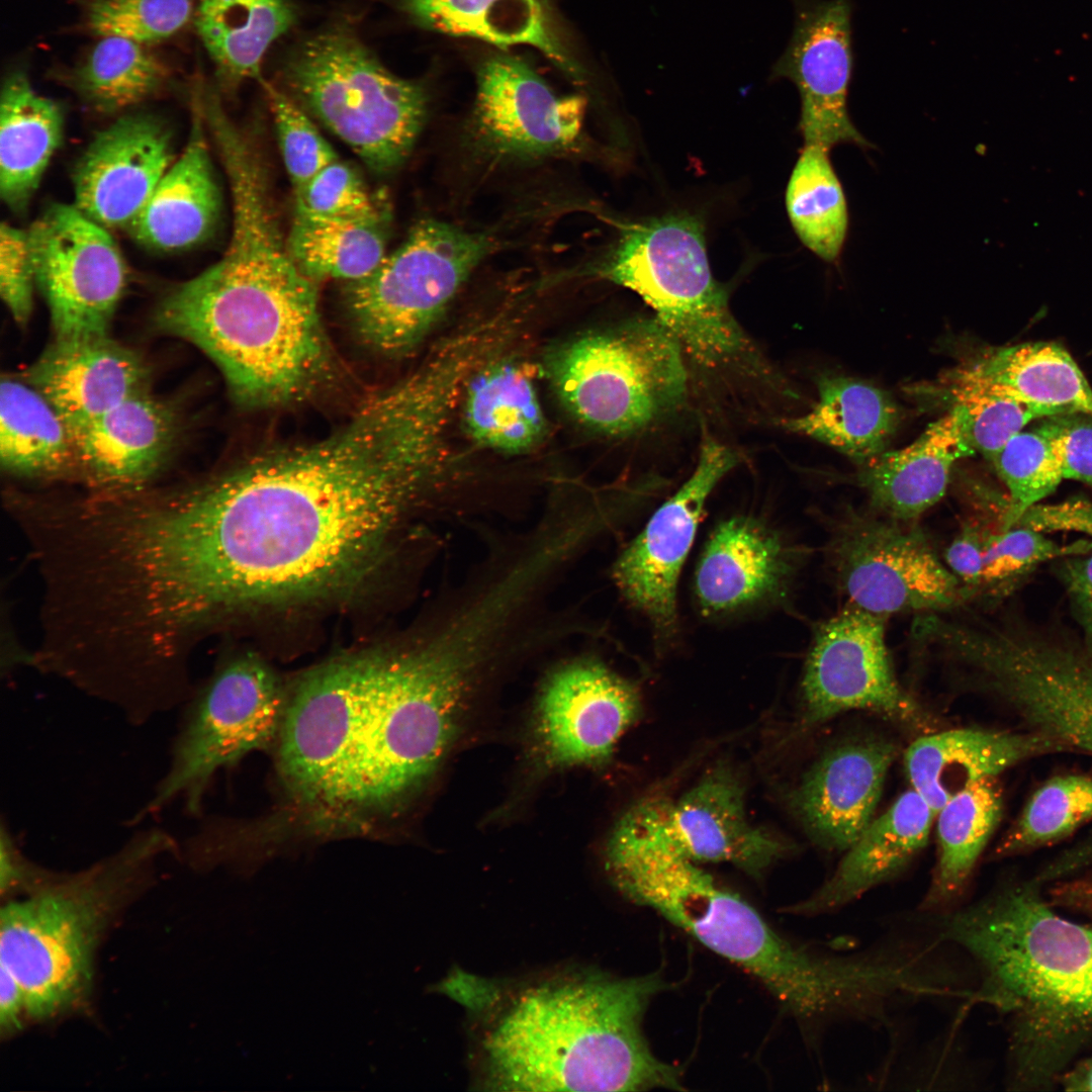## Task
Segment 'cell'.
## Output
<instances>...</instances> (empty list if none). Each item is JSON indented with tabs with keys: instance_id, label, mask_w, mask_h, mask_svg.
<instances>
[{
	"instance_id": "obj_18",
	"label": "cell",
	"mask_w": 1092,
	"mask_h": 1092,
	"mask_svg": "<svg viewBox=\"0 0 1092 1092\" xmlns=\"http://www.w3.org/2000/svg\"><path fill=\"white\" fill-rule=\"evenodd\" d=\"M738 462L734 450L705 437L691 476L655 511L615 564L620 590L662 633L676 624L677 580L705 504Z\"/></svg>"
},
{
	"instance_id": "obj_29",
	"label": "cell",
	"mask_w": 1092,
	"mask_h": 1092,
	"mask_svg": "<svg viewBox=\"0 0 1092 1092\" xmlns=\"http://www.w3.org/2000/svg\"><path fill=\"white\" fill-rule=\"evenodd\" d=\"M972 454L956 415L948 411L910 445L860 464L855 482L874 512L915 522L944 495L954 463Z\"/></svg>"
},
{
	"instance_id": "obj_25",
	"label": "cell",
	"mask_w": 1092,
	"mask_h": 1092,
	"mask_svg": "<svg viewBox=\"0 0 1092 1092\" xmlns=\"http://www.w3.org/2000/svg\"><path fill=\"white\" fill-rule=\"evenodd\" d=\"M796 566V550L777 531L755 518H730L714 529L698 563V603L717 615L776 598Z\"/></svg>"
},
{
	"instance_id": "obj_20",
	"label": "cell",
	"mask_w": 1092,
	"mask_h": 1092,
	"mask_svg": "<svg viewBox=\"0 0 1092 1092\" xmlns=\"http://www.w3.org/2000/svg\"><path fill=\"white\" fill-rule=\"evenodd\" d=\"M851 0H796L791 40L775 67L801 98L805 145L869 147L851 122L847 96L853 68Z\"/></svg>"
},
{
	"instance_id": "obj_1",
	"label": "cell",
	"mask_w": 1092,
	"mask_h": 1092,
	"mask_svg": "<svg viewBox=\"0 0 1092 1092\" xmlns=\"http://www.w3.org/2000/svg\"><path fill=\"white\" fill-rule=\"evenodd\" d=\"M433 452L418 411L388 388L324 440L145 491L118 531L125 593L157 639L188 651L239 607L346 590L380 558Z\"/></svg>"
},
{
	"instance_id": "obj_11",
	"label": "cell",
	"mask_w": 1092,
	"mask_h": 1092,
	"mask_svg": "<svg viewBox=\"0 0 1092 1092\" xmlns=\"http://www.w3.org/2000/svg\"><path fill=\"white\" fill-rule=\"evenodd\" d=\"M507 244L493 229L418 221L372 272L348 282L346 302L358 336L385 354L412 350L477 267Z\"/></svg>"
},
{
	"instance_id": "obj_24",
	"label": "cell",
	"mask_w": 1092,
	"mask_h": 1092,
	"mask_svg": "<svg viewBox=\"0 0 1092 1092\" xmlns=\"http://www.w3.org/2000/svg\"><path fill=\"white\" fill-rule=\"evenodd\" d=\"M24 378L70 429L151 387V370L144 358L109 335L55 338Z\"/></svg>"
},
{
	"instance_id": "obj_40",
	"label": "cell",
	"mask_w": 1092,
	"mask_h": 1092,
	"mask_svg": "<svg viewBox=\"0 0 1092 1092\" xmlns=\"http://www.w3.org/2000/svg\"><path fill=\"white\" fill-rule=\"evenodd\" d=\"M99 38L73 74L76 90L93 109L124 110L156 94L168 81L169 69L146 44Z\"/></svg>"
},
{
	"instance_id": "obj_14",
	"label": "cell",
	"mask_w": 1092,
	"mask_h": 1092,
	"mask_svg": "<svg viewBox=\"0 0 1092 1092\" xmlns=\"http://www.w3.org/2000/svg\"><path fill=\"white\" fill-rule=\"evenodd\" d=\"M607 844L655 850L698 862H726L760 878L788 851L787 845L752 825L744 789L719 765L678 799L647 797L618 821Z\"/></svg>"
},
{
	"instance_id": "obj_6",
	"label": "cell",
	"mask_w": 1092,
	"mask_h": 1092,
	"mask_svg": "<svg viewBox=\"0 0 1092 1092\" xmlns=\"http://www.w3.org/2000/svg\"><path fill=\"white\" fill-rule=\"evenodd\" d=\"M178 840L161 827L135 831L116 850L72 874L47 872L0 912V966L18 982L25 1014L48 1019L88 995L94 954L117 906L148 883Z\"/></svg>"
},
{
	"instance_id": "obj_26",
	"label": "cell",
	"mask_w": 1092,
	"mask_h": 1092,
	"mask_svg": "<svg viewBox=\"0 0 1092 1092\" xmlns=\"http://www.w3.org/2000/svg\"><path fill=\"white\" fill-rule=\"evenodd\" d=\"M934 816L916 791L904 792L843 851L811 896L784 910L802 916L832 914L896 879L925 847Z\"/></svg>"
},
{
	"instance_id": "obj_56",
	"label": "cell",
	"mask_w": 1092,
	"mask_h": 1092,
	"mask_svg": "<svg viewBox=\"0 0 1092 1092\" xmlns=\"http://www.w3.org/2000/svg\"><path fill=\"white\" fill-rule=\"evenodd\" d=\"M1092 859V836L1088 838L1085 843L1072 848L1065 855L1056 859V861L1048 868V870L1041 875L1043 879H1055L1066 875L1073 870H1076L1084 862Z\"/></svg>"
},
{
	"instance_id": "obj_27",
	"label": "cell",
	"mask_w": 1092,
	"mask_h": 1092,
	"mask_svg": "<svg viewBox=\"0 0 1092 1092\" xmlns=\"http://www.w3.org/2000/svg\"><path fill=\"white\" fill-rule=\"evenodd\" d=\"M187 143L129 225L132 238L156 251L191 248L215 229L221 193L210 156L199 93L192 104Z\"/></svg>"
},
{
	"instance_id": "obj_12",
	"label": "cell",
	"mask_w": 1092,
	"mask_h": 1092,
	"mask_svg": "<svg viewBox=\"0 0 1092 1092\" xmlns=\"http://www.w3.org/2000/svg\"><path fill=\"white\" fill-rule=\"evenodd\" d=\"M287 695L275 673L251 655L220 668L182 706L168 764L135 822L180 802L194 817L210 782L250 752L276 744Z\"/></svg>"
},
{
	"instance_id": "obj_49",
	"label": "cell",
	"mask_w": 1092,
	"mask_h": 1092,
	"mask_svg": "<svg viewBox=\"0 0 1092 1092\" xmlns=\"http://www.w3.org/2000/svg\"><path fill=\"white\" fill-rule=\"evenodd\" d=\"M1041 420L1036 428L1050 442L1064 479L1092 487V413L1073 411Z\"/></svg>"
},
{
	"instance_id": "obj_51",
	"label": "cell",
	"mask_w": 1092,
	"mask_h": 1092,
	"mask_svg": "<svg viewBox=\"0 0 1092 1092\" xmlns=\"http://www.w3.org/2000/svg\"><path fill=\"white\" fill-rule=\"evenodd\" d=\"M1015 526L1041 533L1074 531L1092 540V503L1086 499H1067L1059 504H1037L1028 509ZM1014 526V527H1015Z\"/></svg>"
},
{
	"instance_id": "obj_47",
	"label": "cell",
	"mask_w": 1092,
	"mask_h": 1092,
	"mask_svg": "<svg viewBox=\"0 0 1092 1092\" xmlns=\"http://www.w3.org/2000/svg\"><path fill=\"white\" fill-rule=\"evenodd\" d=\"M293 190L339 159L307 112L285 91L262 82Z\"/></svg>"
},
{
	"instance_id": "obj_55",
	"label": "cell",
	"mask_w": 1092,
	"mask_h": 1092,
	"mask_svg": "<svg viewBox=\"0 0 1092 1092\" xmlns=\"http://www.w3.org/2000/svg\"><path fill=\"white\" fill-rule=\"evenodd\" d=\"M1055 904L1077 910L1092 919V874L1061 882L1051 891Z\"/></svg>"
},
{
	"instance_id": "obj_7",
	"label": "cell",
	"mask_w": 1092,
	"mask_h": 1092,
	"mask_svg": "<svg viewBox=\"0 0 1092 1092\" xmlns=\"http://www.w3.org/2000/svg\"><path fill=\"white\" fill-rule=\"evenodd\" d=\"M281 75L285 91L377 174L404 162L427 118L423 85L388 70L345 25L297 42Z\"/></svg>"
},
{
	"instance_id": "obj_57",
	"label": "cell",
	"mask_w": 1092,
	"mask_h": 1092,
	"mask_svg": "<svg viewBox=\"0 0 1092 1092\" xmlns=\"http://www.w3.org/2000/svg\"><path fill=\"white\" fill-rule=\"evenodd\" d=\"M1063 1084L1069 1091H1092V1058L1070 1072Z\"/></svg>"
},
{
	"instance_id": "obj_33",
	"label": "cell",
	"mask_w": 1092,
	"mask_h": 1092,
	"mask_svg": "<svg viewBox=\"0 0 1092 1092\" xmlns=\"http://www.w3.org/2000/svg\"><path fill=\"white\" fill-rule=\"evenodd\" d=\"M0 105V195L11 210L22 212L62 143L64 116L21 73L5 80Z\"/></svg>"
},
{
	"instance_id": "obj_48",
	"label": "cell",
	"mask_w": 1092,
	"mask_h": 1092,
	"mask_svg": "<svg viewBox=\"0 0 1092 1092\" xmlns=\"http://www.w3.org/2000/svg\"><path fill=\"white\" fill-rule=\"evenodd\" d=\"M35 270L28 231L2 222L0 229V293L18 325L32 311Z\"/></svg>"
},
{
	"instance_id": "obj_39",
	"label": "cell",
	"mask_w": 1092,
	"mask_h": 1092,
	"mask_svg": "<svg viewBox=\"0 0 1092 1092\" xmlns=\"http://www.w3.org/2000/svg\"><path fill=\"white\" fill-rule=\"evenodd\" d=\"M786 205L801 242L821 259L835 261L846 238L848 211L828 150L805 145L787 186Z\"/></svg>"
},
{
	"instance_id": "obj_22",
	"label": "cell",
	"mask_w": 1092,
	"mask_h": 1092,
	"mask_svg": "<svg viewBox=\"0 0 1092 1092\" xmlns=\"http://www.w3.org/2000/svg\"><path fill=\"white\" fill-rule=\"evenodd\" d=\"M897 745L880 736L846 740L824 752L792 794L808 835L826 850L844 851L874 819Z\"/></svg>"
},
{
	"instance_id": "obj_17",
	"label": "cell",
	"mask_w": 1092,
	"mask_h": 1092,
	"mask_svg": "<svg viewBox=\"0 0 1092 1092\" xmlns=\"http://www.w3.org/2000/svg\"><path fill=\"white\" fill-rule=\"evenodd\" d=\"M27 231L55 338L109 335L126 282L125 262L109 231L74 204L59 202Z\"/></svg>"
},
{
	"instance_id": "obj_9",
	"label": "cell",
	"mask_w": 1092,
	"mask_h": 1092,
	"mask_svg": "<svg viewBox=\"0 0 1092 1092\" xmlns=\"http://www.w3.org/2000/svg\"><path fill=\"white\" fill-rule=\"evenodd\" d=\"M595 274L637 293L703 366H729L750 352L712 275L703 225L695 217L671 214L630 225Z\"/></svg>"
},
{
	"instance_id": "obj_53",
	"label": "cell",
	"mask_w": 1092,
	"mask_h": 1092,
	"mask_svg": "<svg viewBox=\"0 0 1092 1092\" xmlns=\"http://www.w3.org/2000/svg\"><path fill=\"white\" fill-rule=\"evenodd\" d=\"M44 870L30 862L20 850L9 826L2 822L0 833V889L1 893L26 890L44 874Z\"/></svg>"
},
{
	"instance_id": "obj_21",
	"label": "cell",
	"mask_w": 1092,
	"mask_h": 1092,
	"mask_svg": "<svg viewBox=\"0 0 1092 1092\" xmlns=\"http://www.w3.org/2000/svg\"><path fill=\"white\" fill-rule=\"evenodd\" d=\"M174 162L170 128L154 115L120 116L75 166L74 205L110 231L129 228Z\"/></svg>"
},
{
	"instance_id": "obj_4",
	"label": "cell",
	"mask_w": 1092,
	"mask_h": 1092,
	"mask_svg": "<svg viewBox=\"0 0 1092 1092\" xmlns=\"http://www.w3.org/2000/svg\"><path fill=\"white\" fill-rule=\"evenodd\" d=\"M441 988L474 1019L487 1090L684 1089L680 1070L654 1055L643 1030L650 1002L670 988L658 972L563 970L512 983L455 972Z\"/></svg>"
},
{
	"instance_id": "obj_28",
	"label": "cell",
	"mask_w": 1092,
	"mask_h": 1092,
	"mask_svg": "<svg viewBox=\"0 0 1092 1092\" xmlns=\"http://www.w3.org/2000/svg\"><path fill=\"white\" fill-rule=\"evenodd\" d=\"M1065 749L1036 732H1000L961 728L923 734L904 755L912 786L936 814L967 786L994 778L1012 765Z\"/></svg>"
},
{
	"instance_id": "obj_41",
	"label": "cell",
	"mask_w": 1092,
	"mask_h": 1092,
	"mask_svg": "<svg viewBox=\"0 0 1092 1092\" xmlns=\"http://www.w3.org/2000/svg\"><path fill=\"white\" fill-rule=\"evenodd\" d=\"M1092 818V778L1056 777L1028 800L1020 816L996 848L1010 855L1055 842Z\"/></svg>"
},
{
	"instance_id": "obj_19",
	"label": "cell",
	"mask_w": 1092,
	"mask_h": 1092,
	"mask_svg": "<svg viewBox=\"0 0 1092 1092\" xmlns=\"http://www.w3.org/2000/svg\"><path fill=\"white\" fill-rule=\"evenodd\" d=\"M641 711L636 687L603 663L567 664L551 674L539 696L537 752L550 768L603 764Z\"/></svg>"
},
{
	"instance_id": "obj_32",
	"label": "cell",
	"mask_w": 1092,
	"mask_h": 1092,
	"mask_svg": "<svg viewBox=\"0 0 1092 1092\" xmlns=\"http://www.w3.org/2000/svg\"><path fill=\"white\" fill-rule=\"evenodd\" d=\"M817 385L814 406L800 417L784 420V427L859 464L883 453L899 423L894 398L872 383L844 375H822Z\"/></svg>"
},
{
	"instance_id": "obj_16",
	"label": "cell",
	"mask_w": 1092,
	"mask_h": 1092,
	"mask_svg": "<svg viewBox=\"0 0 1092 1092\" xmlns=\"http://www.w3.org/2000/svg\"><path fill=\"white\" fill-rule=\"evenodd\" d=\"M886 622L848 604L818 626L801 682L806 724L868 711L915 731L929 730L931 717L896 676Z\"/></svg>"
},
{
	"instance_id": "obj_8",
	"label": "cell",
	"mask_w": 1092,
	"mask_h": 1092,
	"mask_svg": "<svg viewBox=\"0 0 1092 1092\" xmlns=\"http://www.w3.org/2000/svg\"><path fill=\"white\" fill-rule=\"evenodd\" d=\"M606 866L616 888L658 912L704 946L757 979L786 1011L798 1010L810 947L778 933L738 895L692 860L607 844Z\"/></svg>"
},
{
	"instance_id": "obj_30",
	"label": "cell",
	"mask_w": 1092,
	"mask_h": 1092,
	"mask_svg": "<svg viewBox=\"0 0 1092 1092\" xmlns=\"http://www.w3.org/2000/svg\"><path fill=\"white\" fill-rule=\"evenodd\" d=\"M952 373L1052 415L1092 413L1091 385L1071 354L1055 342L990 348Z\"/></svg>"
},
{
	"instance_id": "obj_35",
	"label": "cell",
	"mask_w": 1092,
	"mask_h": 1092,
	"mask_svg": "<svg viewBox=\"0 0 1092 1092\" xmlns=\"http://www.w3.org/2000/svg\"><path fill=\"white\" fill-rule=\"evenodd\" d=\"M463 420L477 445L508 454L534 449L547 430L533 381L509 360L486 364L472 375L465 390Z\"/></svg>"
},
{
	"instance_id": "obj_15",
	"label": "cell",
	"mask_w": 1092,
	"mask_h": 1092,
	"mask_svg": "<svg viewBox=\"0 0 1092 1092\" xmlns=\"http://www.w3.org/2000/svg\"><path fill=\"white\" fill-rule=\"evenodd\" d=\"M585 99L558 95L522 58L495 54L476 72L468 150L490 165L574 155L583 146Z\"/></svg>"
},
{
	"instance_id": "obj_34",
	"label": "cell",
	"mask_w": 1092,
	"mask_h": 1092,
	"mask_svg": "<svg viewBox=\"0 0 1092 1092\" xmlns=\"http://www.w3.org/2000/svg\"><path fill=\"white\" fill-rule=\"evenodd\" d=\"M1001 813L1002 795L994 778L967 786L938 810L937 857L918 906L920 914L941 915L963 906L971 877Z\"/></svg>"
},
{
	"instance_id": "obj_23",
	"label": "cell",
	"mask_w": 1092,
	"mask_h": 1092,
	"mask_svg": "<svg viewBox=\"0 0 1092 1092\" xmlns=\"http://www.w3.org/2000/svg\"><path fill=\"white\" fill-rule=\"evenodd\" d=\"M76 473L102 492L144 488L165 466L179 435L178 413L151 391L71 428Z\"/></svg>"
},
{
	"instance_id": "obj_45",
	"label": "cell",
	"mask_w": 1092,
	"mask_h": 1092,
	"mask_svg": "<svg viewBox=\"0 0 1092 1092\" xmlns=\"http://www.w3.org/2000/svg\"><path fill=\"white\" fill-rule=\"evenodd\" d=\"M195 10L194 0H88L85 19L98 37H121L147 46L176 34Z\"/></svg>"
},
{
	"instance_id": "obj_3",
	"label": "cell",
	"mask_w": 1092,
	"mask_h": 1092,
	"mask_svg": "<svg viewBox=\"0 0 1092 1092\" xmlns=\"http://www.w3.org/2000/svg\"><path fill=\"white\" fill-rule=\"evenodd\" d=\"M229 185L233 225L223 256L171 289L154 323L205 353L241 403L283 404L308 394L331 370L317 283L288 252L268 176L242 169Z\"/></svg>"
},
{
	"instance_id": "obj_43",
	"label": "cell",
	"mask_w": 1092,
	"mask_h": 1092,
	"mask_svg": "<svg viewBox=\"0 0 1092 1092\" xmlns=\"http://www.w3.org/2000/svg\"><path fill=\"white\" fill-rule=\"evenodd\" d=\"M944 390L963 437L973 453L991 459L1031 421L1052 414L966 380L952 372Z\"/></svg>"
},
{
	"instance_id": "obj_54",
	"label": "cell",
	"mask_w": 1092,
	"mask_h": 1092,
	"mask_svg": "<svg viewBox=\"0 0 1092 1092\" xmlns=\"http://www.w3.org/2000/svg\"><path fill=\"white\" fill-rule=\"evenodd\" d=\"M25 1014L23 992L18 982L3 966H0V1028L2 1034H11L21 1028V1015Z\"/></svg>"
},
{
	"instance_id": "obj_38",
	"label": "cell",
	"mask_w": 1092,
	"mask_h": 1092,
	"mask_svg": "<svg viewBox=\"0 0 1092 1092\" xmlns=\"http://www.w3.org/2000/svg\"><path fill=\"white\" fill-rule=\"evenodd\" d=\"M387 220H324L294 215L286 237L300 271L318 283L347 282L372 272L386 256Z\"/></svg>"
},
{
	"instance_id": "obj_13",
	"label": "cell",
	"mask_w": 1092,
	"mask_h": 1092,
	"mask_svg": "<svg viewBox=\"0 0 1092 1092\" xmlns=\"http://www.w3.org/2000/svg\"><path fill=\"white\" fill-rule=\"evenodd\" d=\"M829 533L828 560L849 605L888 618L946 612L970 600L915 522L848 508Z\"/></svg>"
},
{
	"instance_id": "obj_42",
	"label": "cell",
	"mask_w": 1092,
	"mask_h": 1092,
	"mask_svg": "<svg viewBox=\"0 0 1092 1092\" xmlns=\"http://www.w3.org/2000/svg\"><path fill=\"white\" fill-rule=\"evenodd\" d=\"M1090 551L1091 539L1062 544L1022 526L993 530L982 525V565L975 598H1004L1041 564Z\"/></svg>"
},
{
	"instance_id": "obj_37",
	"label": "cell",
	"mask_w": 1092,
	"mask_h": 1092,
	"mask_svg": "<svg viewBox=\"0 0 1092 1092\" xmlns=\"http://www.w3.org/2000/svg\"><path fill=\"white\" fill-rule=\"evenodd\" d=\"M0 458L5 470L24 477L76 472L69 425L37 389L9 376L0 386Z\"/></svg>"
},
{
	"instance_id": "obj_10",
	"label": "cell",
	"mask_w": 1092,
	"mask_h": 1092,
	"mask_svg": "<svg viewBox=\"0 0 1092 1092\" xmlns=\"http://www.w3.org/2000/svg\"><path fill=\"white\" fill-rule=\"evenodd\" d=\"M684 350L656 320L585 334L553 350L545 372L583 425L607 435L644 429L671 413L687 391Z\"/></svg>"
},
{
	"instance_id": "obj_52",
	"label": "cell",
	"mask_w": 1092,
	"mask_h": 1092,
	"mask_svg": "<svg viewBox=\"0 0 1092 1092\" xmlns=\"http://www.w3.org/2000/svg\"><path fill=\"white\" fill-rule=\"evenodd\" d=\"M944 562L969 593L975 598L982 565V524L968 520L946 548Z\"/></svg>"
},
{
	"instance_id": "obj_44",
	"label": "cell",
	"mask_w": 1092,
	"mask_h": 1092,
	"mask_svg": "<svg viewBox=\"0 0 1092 1092\" xmlns=\"http://www.w3.org/2000/svg\"><path fill=\"white\" fill-rule=\"evenodd\" d=\"M990 462L1009 495L1000 518L1001 530L1014 527L1028 509L1052 494L1064 479L1050 442L1037 428L1016 434Z\"/></svg>"
},
{
	"instance_id": "obj_50",
	"label": "cell",
	"mask_w": 1092,
	"mask_h": 1092,
	"mask_svg": "<svg viewBox=\"0 0 1092 1092\" xmlns=\"http://www.w3.org/2000/svg\"><path fill=\"white\" fill-rule=\"evenodd\" d=\"M1059 574L1082 632L1081 640L1092 653V551L1061 559Z\"/></svg>"
},
{
	"instance_id": "obj_36",
	"label": "cell",
	"mask_w": 1092,
	"mask_h": 1092,
	"mask_svg": "<svg viewBox=\"0 0 1092 1092\" xmlns=\"http://www.w3.org/2000/svg\"><path fill=\"white\" fill-rule=\"evenodd\" d=\"M194 16L218 76L232 86L261 81L265 55L296 20L289 0H198Z\"/></svg>"
},
{
	"instance_id": "obj_5",
	"label": "cell",
	"mask_w": 1092,
	"mask_h": 1092,
	"mask_svg": "<svg viewBox=\"0 0 1092 1092\" xmlns=\"http://www.w3.org/2000/svg\"><path fill=\"white\" fill-rule=\"evenodd\" d=\"M923 920L975 964L973 1000L1012 1016L1019 1065L1043 1071L1092 1032V926L1058 916L1027 887Z\"/></svg>"
},
{
	"instance_id": "obj_46",
	"label": "cell",
	"mask_w": 1092,
	"mask_h": 1092,
	"mask_svg": "<svg viewBox=\"0 0 1092 1092\" xmlns=\"http://www.w3.org/2000/svg\"><path fill=\"white\" fill-rule=\"evenodd\" d=\"M294 191V215L324 220L388 219L359 172L340 158Z\"/></svg>"
},
{
	"instance_id": "obj_31",
	"label": "cell",
	"mask_w": 1092,
	"mask_h": 1092,
	"mask_svg": "<svg viewBox=\"0 0 1092 1092\" xmlns=\"http://www.w3.org/2000/svg\"><path fill=\"white\" fill-rule=\"evenodd\" d=\"M399 8L417 24L436 32L503 48L534 47L567 75L582 77L540 0H399Z\"/></svg>"
},
{
	"instance_id": "obj_2",
	"label": "cell",
	"mask_w": 1092,
	"mask_h": 1092,
	"mask_svg": "<svg viewBox=\"0 0 1092 1092\" xmlns=\"http://www.w3.org/2000/svg\"><path fill=\"white\" fill-rule=\"evenodd\" d=\"M488 643L454 621L420 648L339 659L298 682L276 767L307 830H362L421 790L458 735Z\"/></svg>"
}]
</instances>
